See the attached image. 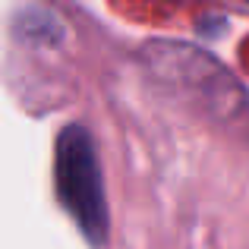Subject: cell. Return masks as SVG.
Returning a JSON list of instances; mask_svg holds the SVG:
<instances>
[{
    "label": "cell",
    "mask_w": 249,
    "mask_h": 249,
    "mask_svg": "<svg viewBox=\"0 0 249 249\" xmlns=\"http://www.w3.org/2000/svg\"><path fill=\"white\" fill-rule=\"evenodd\" d=\"M54 183L57 199L95 246L107 237V202H104V183L98 167L91 133L79 123H70L57 136L54 148Z\"/></svg>",
    "instance_id": "cell-1"
}]
</instances>
